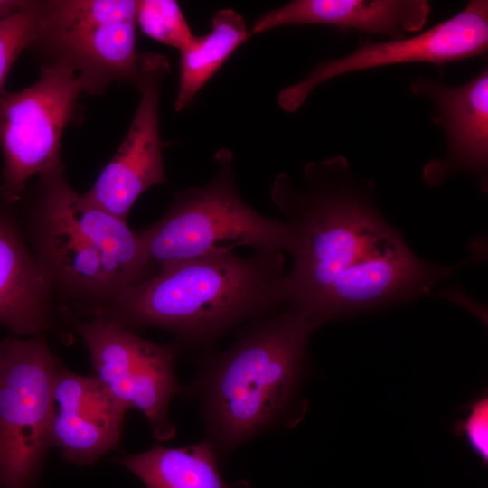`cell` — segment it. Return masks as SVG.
<instances>
[{
    "label": "cell",
    "mask_w": 488,
    "mask_h": 488,
    "mask_svg": "<svg viewBox=\"0 0 488 488\" xmlns=\"http://www.w3.org/2000/svg\"><path fill=\"white\" fill-rule=\"evenodd\" d=\"M324 323L287 305L248 322L230 348L203 351L180 394L200 404L206 437L220 459L254 437L291 426L306 370V346Z\"/></svg>",
    "instance_id": "obj_1"
},
{
    "label": "cell",
    "mask_w": 488,
    "mask_h": 488,
    "mask_svg": "<svg viewBox=\"0 0 488 488\" xmlns=\"http://www.w3.org/2000/svg\"><path fill=\"white\" fill-rule=\"evenodd\" d=\"M14 208L55 299L74 315L91 317L157 273L138 232L77 192L63 168L37 176Z\"/></svg>",
    "instance_id": "obj_2"
},
{
    "label": "cell",
    "mask_w": 488,
    "mask_h": 488,
    "mask_svg": "<svg viewBox=\"0 0 488 488\" xmlns=\"http://www.w3.org/2000/svg\"><path fill=\"white\" fill-rule=\"evenodd\" d=\"M282 251L183 261L122 289L91 317L170 332L177 352L208 350L230 329L286 305Z\"/></svg>",
    "instance_id": "obj_3"
},
{
    "label": "cell",
    "mask_w": 488,
    "mask_h": 488,
    "mask_svg": "<svg viewBox=\"0 0 488 488\" xmlns=\"http://www.w3.org/2000/svg\"><path fill=\"white\" fill-rule=\"evenodd\" d=\"M373 196V183L355 177L342 155L309 162L299 180L277 175L271 198L286 218L292 258L286 305L311 312L344 270L399 238Z\"/></svg>",
    "instance_id": "obj_4"
},
{
    "label": "cell",
    "mask_w": 488,
    "mask_h": 488,
    "mask_svg": "<svg viewBox=\"0 0 488 488\" xmlns=\"http://www.w3.org/2000/svg\"><path fill=\"white\" fill-rule=\"evenodd\" d=\"M214 160L208 184L176 193L166 212L138 232L157 271L237 247L286 251V221L258 213L239 193L231 151L220 149Z\"/></svg>",
    "instance_id": "obj_5"
},
{
    "label": "cell",
    "mask_w": 488,
    "mask_h": 488,
    "mask_svg": "<svg viewBox=\"0 0 488 488\" xmlns=\"http://www.w3.org/2000/svg\"><path fill=\"white\" fill-rule=\"evenodd\" d=\"M136 0L36 1L28 46L41 67H62L78 78L82 93L100 95L114 81L136 86Z\"/></svg>",
    "instance_id": "obj_6"
},
{
    "label": "cell",
    "mask_w": 488,
    "mask_h": 488,
    "mask_svg": "<svg viewBox=\"0 0 488 488\" xmlns=\"http://www.w3.org/2000/svg\"><path fill=\"white\" fill-rule=\"evenodd\" d=\"M60 361L45 336L7 337L0 366V488H37L52 447Z\"/></svg>",
    "instance_id": "obj_7"
},
{
    "label": "cell",
    "mask_w": 488,
    "mask_h": 488,
    "mask_svg": "<svg viewBox=\"0 0 488 488\" xmlns=\"http://www.w3.org/2000/svg\"><path fill=\"white\" fill-rule=\"evenodd\" d=\"M40 78L0 98V200L14 205L29 181L63 168L61 138L82 93L76 75L62 67H41Z\"/></svg>",
    "instance_id": "obj_8"
},
{
    "label": "cell",
    "mask_w": 488,
    "mask_h": 488,
    "mask_svg": "<svg viewBox=\"0 0 488 488\" xmlns=\"http://www.w3.org/2000/svg\"><path fill=\"white\" fill-rule=\"evenodd\" d=\"M488 50V1L471 0L455 15L411 37L361 42L349 54L317 64L302 80L277 98L285 111L296 112L319 85L343 74L402 63L445 64L485 57Z\"/></svg>",
    "instance_id": "obj_9"
},
{
    "label": "cell",
    "mask_w": 488,
    "mask_h": 488,
    "mask_svg": "<svg viewBox=\"0 0 488 488\" xmlns=\"http://www.w3.org/2000/svg\"><path fill=\"white\" fill-rule=\"evenodd\" d=\"M170 71L169 61L163 54H139V77L135 87L140 99L128 131L93 186L83 194L99 209L126 221L144 192L166 183L159 101L164 80Z\"/></svg>",
    "instance_id": "obj_10"
},
{
    "label": "cell",
    "mask_w": 488,
    "mask_h": 488,
    "mask_svg": "<svg viewBox=\"0 0 488 488\" xmlns=\"http://www.w3.org/2000/svg\"><path fill=\"white\" fill-rule=\"evenodd\" d=\"M456 267L433 265L418 258L399 238L344 270L311 313L325 323L356 312L411 300L426 294Z\"/></svg>",
    "instance_id": "obj_11"
},
{
    "label": "cell",
    "mask_w": 488,
    "mask_h": 488,
    "mask_svg": "<svg viewBox=\"0 0 488 488\" xmlns=\"http://www.w3.org/2000/svg\"><path fill=\"white\" fill-rule=\"evenodd\" d=\"M410 91L432 100L436 108L432 120L446 135V153L442 159L426 164L425 182L437 186L454 174L468 172L477 175L479 185L487 192V67L466 83L455 87L418 77L411 82Z\"/></svg>",
    "instance_id": "obj_12"
},
{
    "label": "cell",
    "mask_w": 488,
    "mask_h": 488,
    "mask_svg": "<svg viewBox=\"0 0 488 488\" xmlns=\"http://www.w3.org/2000/svg\"><path fill=\"white\" fill-rule=\"evenodd\" d=\"M53 397L52 446L66 461L91 465L118 446L128 409L93 374L81 376L60 363Z\"/></svg>",
    "instance_id": "obj_13"
},
{
    "label": "cell",
    "mask_w": 488,
    "mask_h": 488,
    "mask_svg": "<svg viewBox=\"0 0 488 488\" xmlns=\"http://www.w3.org/2000/svg\"><path fill=\"white\" fill-rule=\"evenodd\" d=\"M19 223L14 205L0 200V325L15 336H45L60 308Z\"/></svg>",
    "instance_id": "obj_14"
},
{
    "label": "cell",
    "mask_w": 488,
    "mask_h": 488,
    "mask_svg": "<svg viewBox=\"0 0 488 488\" xmlns=\"http://www.w3.org/2000/svg\"><path fill=\"white\" fill-rule=\"evenodd\" d=\"M430 13L426 0H293L264 13L250 36L288 25H328L403 39L422 30Z\"/></svg>",
    "instance_id": "obj_15"
},
{
    "label": "cell",
    "mask_w": 488,
    "mask_h": 488,
    "mask_svg": "<svg viewBox=\"0 0 488 488\" xmlns=\"http://www.w3.org/2000/svg\"><path fill=\"white\" fill-rule=\"evenodd\" d=\"M219 455L208 438L197 443L150 449L118 459L146 488H254L247 480L227 482L219 467Z\"/></svg>",
    "instance_id": "obj_16"
},
{
    "label": "cell",
    "mask_w": 488,
    "mask_h": 488,
    "mask_svg": "<svg viewBox=\"0 0 488 488\" xmlns=\"http://www.w3.org/2000/svg\"><path fill=\"white\" fill-rule=\"evenodd\" d=\"M211 31L180 50L178 90L173 107L181 112L249 37L244 18L231 8L217 11Z\"/></svg>",
    "instance_id": "obj_17"
},
{
    "label": "cell",
    "mask_w": 488,
    "mask_h": 488,
    "mask_svg": "<svg viewBox=\"0 0 488 488\" xmlns=\"http://www.w3.org/2000/svg\"><path fill=\"white\" fill-rule=\"evenodd\" d=\"M177 354L173 343L165 345L145 339L131 379L129 408L145 415L159 441L170 440L175 435L169 406L182 389L174 369Z\"/></svg>",
    "instance_id": "obj_18"
},
{
    "label": "cell",
    "mask_w": 488,
    "mask_h": 488,
    "mask_svg": "<svg viewBox=\"0 0 488 488\" xmlns=\"http://www.w3.org/2000/svg\"><path fill=\"white\" fill-rule=\"evenodd\" d=\"M136 25L151 39L178 51L189 45L194 36L176 1H136Z\"/></svg>",
    "instance_id": "obj_19"
},
{
    "label": "cell",
    "mask_w": 488,
    "mask_h": 488,
    "mask_svg": "<svg viewBox=\"0 0 488 488\" xmlns=\"http://www.w3.org/2000/svg\"><path fill=\"white\" fill-rule=\"evenodd\" d=\"M35 19L36 1L28 0L19 13L0 21V98L5 91V81L14 63L28 49Z\"/></svg>",
    "instance_id": "obj_20"
},
{
    "label": "cell",
    "mask_w": 488,
    "mask_h": 488,
    "mask_svg": "<svg viewBox=\"0 0 488 488\" xmlns=\"http://www.w3.org/2000/svg\"><path fill=\"white\" fill-rule=\"evenodd\" d=\"M455 432L463 437L485 465L488 463V396L483 393L467 405L466 416L455 425Z\"/></svg>",
    "instance_id": "obj_21"
},
{
    "label": "cell",
    "mask_w": 488,
    "mask_h": 488,
    "mask_svg": "<svg viewBox=\"0 0 488 488\" xmlns=\"http://www.w3.org/2000/svg\"><path fill=\"white\" fill-rule=\"evenodd\" d=\"M27 3L28 0H0V21L19 13Z\"/></svg>",
    "instance_id": "obj_22"
},
{
    "label": "cell",
    "mask_w": 488,
    "mask_h": 488,
    "mask_svg": "<svg viewBox=\"0 0 488 488\" xmlns=\"http://www.w3.org/2000/svg\"><path fill=\"white\" fill-rule=\"evenodd\" d=\"M6 344H7V338L0 339V366L4 359Z\"/></svg>",
    "instance_id": "obj_23"
}]
</instances>
